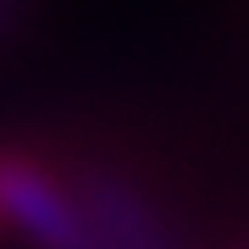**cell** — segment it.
Masks as SVG:
<instances>
[{"label": "cell", "instance_id": "6da1fadb", "mask_svg": "<svg viewBox=\"0 0 249 249\" xmlns=\"http://www.w3.org/2000/svg\"><path fill=\"white\" fill-rule=\"evenodd\" d=\"M0 216L34 249H106L78 194L22 155H0Z\"/></svg>", "mask_w": 249, "mask_h": 249}, {"label": "cell", "instance_id": "7a4b0ae2", "mask_svg": "<svg viewBox=\"0 0 249 249\" xmlns=\"http://www.w3.org/2000/svg\"><path fill=\"white\" fill-rule=\"evenodd\" d=\"M72 194L89 211V222H94L100 238H106V249H188L178 232H172L166 216H160L127 178H116L106 166H83Z\"/></svg>", "mask_w": 249, "mask_h": 249}, {"label": "cell", "instance_id": "3957f363", "mask_svg": "<svg viewBox=\"0 0 249 249\" xmlns=\"http://www.w3.org/2000/svg\"><path fill=\"white\" fill-rule=\"evenodd\" d=\"M17 22H22V0H0V39H6Z\"/></svg>", "mask_w": 249, "mask_h": 249}]
</instances>
